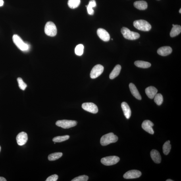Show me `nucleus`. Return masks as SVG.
Here are the masks:
<instances>
[{"instance_id": "1", "label": "nucleus", "mask_w": 181, "mask_h": 181, "mask_svg": "<svg viewBox=\"0 0 181 181\" xmlns=\"http://www.w3.org/2000/svg\"><path fill=\"white\" fill-rule=\"evenodd\" d=\"M118 137L111 133L104 135L100 140L101 144L103 146H105L110 143H115L118 141Z\"/></svg>"}, {"instance_id": "2", "label": "nucleus", "mask_w": 181, "mask_h": 181, "mask_svg": "<svg viewBox=\"0 0 181 181\" xmlns=\"http://www.w3.org/2000/svg\"><path fill=\"white\" fill-rule=\"evenodd\" d=\"M121 31L124 38L128 40H136L140 37V35L138 33L130 31L125 27L122 28Z\"/></svg>"}, {"instance_id": "3", "label": "nucleus", "mask_w": 181, "mask_h": 181, "mask_svg": "<svg viewBox=\"0 0 181 181\" xmlns=\"http://www.w3.org/2000/svg\"><path fill=\"white\" fill-rule=\"evenodd\" d=\"M134 26L137 29L143 31H149L151 29V25L147 21L138 20L135 21Z\"/></svg>"}, {"instance_id": "4", "label": "nucleus", "mask_w": 181, "mask_h": 181, "mask_svg": "<svg viewBox=\"0 0 181 181\" xmlns=\"http://www.w3.org/2000/svg\"><path fill=\"white\" fill-rule=\"evenodd\" d=\"M12 40L14 44L18 49L22 51H27L29 49V45L25 43L17 35H14L12 37Z\"/></svg>"}, {"instance_id": "5", "label": "nucleus", "mask_w": 181, "mask_h": 181, "mask_svg": "<svg viewBox=\"0 0 181 181\" xmlns=\"http://www.w3.org/2000/svg\"><path fill=\"white\" fill-rule=\"evenodd\" d=\"M44 31L45 34L48 36L54 37L57 34V27L54 23L52 22H48L46 24Z\"/></svg>"}, {"instance_id": "6", "label": "nucleus", "mask_w": 181, "mask_h": 181, "mask_svg": "<svg viewBox=\"0 0 181 181\" xmlns=\"http://www.w3.org/2000/svg\"><path fill=\"white\" fill-rule=\"evenodd\" d=\"M77 122L76 121L62 120L57 121L56 122V125L64 129L73 127L76 125Z\"/></svg>"}, {"instance_id": "7", "label": "nucleus", "mask_w": 181, "mask_h": 181, "mask_svg": "<svg viewBox=\"0 0 181 181\" xmlns=\"http://www.w3.org/2000/svg\"><path fill=\"white\" fill-rule=\"evenodd\" d=\"M120 160V158L116 156H110L102 158L101 159V162L104 165L111 166L117 163Z\"/></svg>"}, {"instance_id": "8", "label": "nucleus", "mask_w": 181, "mask_h": 181, "mask_svg": "<svg viewBox=\"0 0 181 181\" xmlns=\"http://www.w3.org/2000/svg\"><path fill=\"white\" fill-rule=\"evenodd\" d=\"M103 66L100 64H97L93 68L90 73V77L92 79H95L102 73L104 70Z\"/></svg>"}, {"instance_id": "9", "label": "nucleus", "mask_w": 181, "mask_h": 181, "mask_svg": "<svg viewBox=\"0 0 181 181\" xmlns=\"http://www.w3.org/2000/svg\"><path fill=\"white\" fill-rule=\"evenodd\" d=\"M82 107L85 111L92 113H96L98 112V108L96 105L92 103L88 102L83 103Z\"/></svg>"}, {"instance_id": "10", "label": "nucleus", "mask_w": 181, "mask_h": 181, "mask_svg": "<svg viewBox=\"0 0 181 181\" xmlns=\"http://www.w3.org/2000/svg\"><path fill=\"white\" fill-rule=\"evenodd\" d=\"M141 172L138 170H130L124 174V178L126 179L138 178L141 176Z\"/></svg>"}, {"instance_id": "11", "label": "nucleus", "mask_w": 181, "mask_h": 181, "mask_svg": "<svg viewBox=\"0 0 181 181\" xmlns=\"http://www.w3.org/2000/svg\"><path fill=\"white\" fill-rule=\"evenodd\" d=\"M28 140L27 134L26 133L23 132L19 133L16 137L18 144L20 146L25 144Z\"/></svg>"}, {"instance_id": "12", "label": "nucleus", "mask_w": 181, "mask_h": 181, "mask_svg": "<svg viewBox=\"0 0 181 181\" xmlns=\"http://www.w3.org/2000/svg\"><path fill=\"white\" fill-rule=\"evenodd\" d=\"M154 125L153 123L149 120H145L143 122L141 127L145 130L151 134H154L153 126Z\"/></svg>"}, {"instance_id": "13", "label": "nucleus", "mask_w": 181, "mask_h": 181, "mask_svg": "<svg viewBox=\"0 0 181 181\" xmlns=\"http://www.w3.org/2000/svg\"><path fill=\"white\" fill-rule=\"evenodd\" d=\"M97 34L101 40L105 42L110 40V36L107 31L102 28H99L97 31Z\"/></svg>"}, {"instance_id": "14", "label": "nucleus", "mask_w": 181, "mask_h": 181, "mask_svg": "<svg viewBox=\"0 0 181 181\" xmlns=\"http://www.w3.org/2000/svg\"><path fill=\"white\" fill-rule=\"evenodd\" d=\"M172 50L170 46H163L160 48L157 51V53L162 56L169 55L172 53Z\"/></svg>"}, {"instance_id": "15", "label": "nucleus", "mask_w": 181, "mask_h": 181, "mask_svg": "<svg viewBox=\"0 0 181 181\" xmlns=\"http://www.w3.org/2000/svg\"><path fill=\"white\" fill-rule=\"evenodd\" d=\"M158 92L157 89L153 86L147 87L145 89V92L149 98L153 99Z\"/></svg>"}, {"instance_id": "16", "label": "nucleus", "mask_w": 181, "mask_h": 181, "mask_svg": "<svg viewBox=\"0 0 181 181\" xmlns=\"http://www.w3.org/2000/svg\"><path fill=\"white\" fill-rule=\"evenodd\" d=\"M150 155L152 159L155 163H161V158L158 151L156 150H153L151 152Z\"/></svg>"}, {"instance_id": "17", "label": "nucleus", "mask_w": 181, "mask_h": 181, "mask_svg": "<svg viewBox=\"0 0 181 181\" xmlns=\"http://www.w3.org/2000/svg\"><path fill=\"white\" fill-rule=\"evenodd\" d=\"M121 106L124 116L127 119H129L131 115V111L129 106L126 102H123Z\"/></svg>"}, {"instance_id": "18", "label": "nucleus", "mask_w": 181, "mask_h": 181, "mask_svg": "<svg viewBox=\"0 0 181 181\" xmlns=\"http://www.w3.org/2000/svg\"><path fill=\"white\" fill-rule=\"evenodd\" d=\"M129 88L133 96L139 100H141V97L135 85L133 83H130L129 85Z\"/></svg>"}, {"instance_id": "19", "label": "nucleus", "mask_w": 181, "mask_h": 181, "mask_svg": "<svg viewBox=\"0 0 181 181\" xmlns=\"http://www.w3.org/2000/svg\"><path fill=\"white\" fill-rule=\"evenodd\" d=\"M134 5L135 8L139 10H145L148 7V4L147 2L143 1L135 2Z\"/></svg>"}, {"instance_id": "20", "label": "nucleus", "mask_w": 181, "mask_h": 181, "mask_svg": "<svg viewBox=\"0 0 181 181\" xmlns=\"http://www.w3.org/2000/svg\"><path fill=\"white\" fill-rule=\"evenodd\" d=\"M121 66L119 64L116 65L114 68L111 73L110 74L109 78L111 79H113L119 75L121 70Z\"/></svg>"}, {"instance_id": "21", "label": "nucleus", "mask_w": 181, "mask_h": 181, "mask_svg": "<svg viewBox=\"0 0 181 181\" xmlns=\"http://www.w3.org/2000/svg\"><path fill=\"white\" fill-rule=\"evenodd\" d=\"M181 32V26L178 25H174L170 32V36L172 37H176L180 34Z\"/></svg>"}, {"instance_id": "22", "label": "nucleus", "mask_w": 181, "mask_h": 181, "mask_svg": "<svg viewBox=\"0 0 181 181\" xmlns=\"http://www.w3.org/2000/svg\"><path fill=\"white\" fill-rule=\"evenodd\" d=\"M134 64L137 67L145 68L150 67L151 64L149 62L138 60L135 62Z\"/></svg>"}, {"instance_id": "23", "label": "nucleus", "mask_w": 181, "mask_h": 181, "mask_svg": "<svg viewBox=\"0 0 181 181\" xmlns=\"http://www.w3.org/2000/svg\"><path fill=\"white\" fill-rule=\"evenodd\" d=\"M96 3L95 0H91L89 2V5L86 6L87 11L89 14L90 15H93L94 14V10L93 8L96 7Z\"/></svg>"}, {"instance_id": "24", "label": "nucleus", "mask_w": 181, "mask_h": 181, "mask_svg": "<svg viewBox=\"0 0 181 181\" xmlns=\"http://www.w3.org/2000/svg\"><path fill=\"white\" fill-rule=\"evenodd\" d=\"M80 3L81 0H68V5L71 9H74L79 7Z\"/></svg>"}, {"instance_id": "25", "label": "nucleus", "mask_w": 181, "mask_h": 181, "mask_svg": "<svg viewBox=\"0 0 181 181\" xmlns=\"http://www.w3.org/2000/svg\"><path fill=\"white\" fill-rule=\"evenodd\" d=\"M170 141H166L163 145V152L164 154L167 155L169 153L171 149V145Z\"/></svg>"}, {"instance_id": "26", "label": "nucleus", "mask_w": 181, "mask_h": 181, "mask_svg": "<svg viewBox=\"0 0 181 181\" xmlns=\"http://www.w3.org/2000/svg\"><path fill=\"white\" fill-rule=\"evenodd\" d=\"M62 153L61 152L55 153L51 154L48 156V159L49 161H56L62 157Z\"/></svg>"}, {"instance_id": "27", "label": "nucleus", "mask_w": 181, "mask_h": 181, "mask_svg": "<svg viewBox=\"0 0 181 181\" xmlns=\"http://www.w3.org/2000/svg\"><path fill=\"white\" fill-rule=\"evenodd\" d=\"M69 138V136L65 135V136L55 137L53 138V141L54 142L60 143L67 140Z\"/></svg>"}, {"instance_id": "28", "label": "nucleus", "mask_w": 181, "mask_h": 181, "mask_svg": "<svg viewBox=\"0 0 181 181\" xmlns=\"http://www.w3.org/2000/svg\"><path fill=\"white\" fill-rule=\"evenodd\" d=\"M154 98L155 103L158 105H161L163 103V97L161 94L157 93Z\"/></svg>"}, {"instance_id": "29", "label": "nucleus", "mask_w": 181, "mask_h": 181, "mask_svg": "<svg viewBox=\"0 0 181 181\" xmlns=\"http://www.w3.org/2000/svg\"><path fill=\"white\" fill-rule=\"evenodd\" d=\"M84 46L82 44H79L77 45L75 49V53L76 55L78 56L82 55L84 52Z\"/></svg>"}, {"instance_id": "30", "label": "nucleus", "mask_w": 181, "mask_h": 181, "mask_svg": "<svg viewBox=\"0 0 181 181\" xmlns=\"http://www.w3.org/2000/svg\"><path fill=\"white\" fill-rule=\"evenodd\" d=\"M17 81L20 88L23 90H24L27 87V84L24 82L22 79L20 78H18L17 79Z\"/></svg>"}, {"instance_id": "31", "label": "nucleus", "mask_w": 181, "mask_h": 181, "mask_svg": "<svg viewBox=\"0 0 181 181\" xmlns=\"http://www.w3.org/2000/svg\"><path fill=\"white\" fill-rule=\"evenodd\" d=\"M89 177L86 175H83L77 177L72 180V181H87L88 180Z\"/></svg>"}, {"instance_id": "32", "label": "nucleus", "mask_w": 181, "mask_h": 181, "mask_svg": "<svg viewBox=\"0 0 181 181\" xmlns=\"http://www.w3.org/2000/svg\"><path fill=\"white\" fill-rule=\"evenodd\" d=\"M59 177L57 174H54L49 177L46 181H56L58 180Z\"/></svg>"}, {"instance_id": "33", "label": "nucleus", "mask_w": 181, "mask_h": 181, "mask_svg": "<svg viewBox=\"0 0 181 181\" xmlns=\"http://www.w3.org/2000/svg\"><path fill=\"white\" fill-rule=\"evenodd\" d=\"M7 180L3 177H0V181H6Z\"/></svg>"}, {"instance_id": "34", "label": "nucleus", "mask_w": 181, "mask_h": 181, "mask_svg": "<svg viewBox=\"0 0 181 181\" xmlns=\"http://www.w3.org/2000/svg\"><path fill=\"white\" fill-rule=\"evenodd\" d=\"M4 1L3 0H0V7H2L3 5Z\"/></svg>"}, {"instance_id": "35", "label": "nucleus", "mask_w": 181, "mask_h": 181, "mask_svg": "<svg viewBox=\"0 0 181 181\" xmlns=\"http://www.w3.org/2000/svg\"><path fill=\"white\" fill-rule=\"evenodd\" d=\"M166 181H173V180H170V179H168L166 180Z\"/></svg>"}, {"instance_id": "36", "label": "nucleus", "mask_w": 181, "mask_h": 181, "mask_svg": "<svg viewBox=\"0 0 181 181\" xmlns=\"http://www.w3.org/2000/svg\"><path fill=\"white\" fill-rule=\"evenodd\" d=\"M179 12L180 14L181 13V9H180L179 10Z\"/></svg>"}, {"instance_id": "37", "label": "nucleus", "mask_w": 181, "mask_h": 181, "mask_svg": "<svg viewBox=\"0 0 181 181\" xmlns=\"http://www.w3.org/2000/svg\"><path fill=\"white\" fill-rule=\"evenodd\" d=\"M1 146H0V152H1Z\"/></svg>"}, {"instance_id": "38", "label": "nucleus", "mask_w": 181, "mask_h": 181, "mask_svg": "<svg viewBox=\"0 0 181 181\" xmlns=\"http://www.w3.org/2000/svg\"><path fill=\"white\" fill-rule=\"evenodd\" d=\"M174 24H173V25H172V26H174Z\"/></svg>"}, {"instance_id": "39", "label": "nucleus", "mask_w": 181, "mask_h": 181, "mask_svg": "<svg viewBox=\"0 0 181 181\" xmlns=\"http://www.w3.org/2000/svg\"><path fill=\"white\" fill-rule=\"evenodd\" d=\"M54 143H55V142Z\"/></svg>"}]
</instances>
